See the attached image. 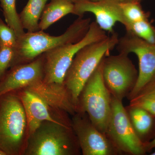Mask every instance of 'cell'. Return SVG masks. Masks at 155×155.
I'll list each match as a JSON object with an SVG mask.
<instances>
[{"mask_svg": "<svg viewBox=\"0 0 155 155\" xmlns=\"http://www.w3.org/2000/svg\"><path fill=\"white\" fill-rule=\"evenodd\" d=\"M91 19L78 17L64 33L55 36L44 31L28 32L18 37L11 67L31 62L43 54L58 47L79 41L85 35L90 26Z\"/></svg>", "mask_w": 155, "mask_h": 155, "instance_id": "cell-1", "label": "cell"}, {"mask_svg": "<svg viewBox=\"0 0 155 155\" xmlns=\"http://www.w3.org/2000/svg\"><path fill=\"white\" fill-rule=\"evenodd\" d=\"M119 35L116 32L105 38L87 45L79 50L67 70L64 84L77 111L79 96L84 84L105 56L116 46Z\"/></svg>", "mask_w": 155, "mask_h": 155, "instance_id": "cell-2", "label": "cell"}, {"mask_svg": "<svg viewBox=\"0 0 155 155\" xmlns=\"http://www.w3.org/2000/svg\"><path fill=\"white\" fill-rule=\"evenodd\" d=\"M81 149L71 119L45 121L27 140L23 155H77Z\"/></svg>", "mask_w": 155, "mask_h": 155, "instance_id": "cell-3", "label": "cell"}, {"mask_svg": "<svg viewBox=\"0 0 155 155\" xmlns=\"http://www.w3.org/2000/svg\"><path fill=\"white\" fill-rule=\"evenodd\" d=\"M28 138L26 115L17 93L0 96V149L7 155H23Z\"/></svg>", "mask_w": 155, "mask_h": 155, "instance_id": "cell-4", "label": "cell"}, {"mask_svg": "<svg viewBox=\"0 0 155 155\" xmlns=\"http://www.w3.org/2000/svg\"><path fill=\"white\" fill-rule=\"evenodd\" d=\"M107 36L105 31L96 22H91L87 33L79 41L63 45L44 53V82L60 89L66 90L64 78L78 52L87 45L100 41Z\"/></svg>", "mask_w": 155, "mask_h": 155, "instance_id": "cell-5", "label": "cell"}, {"mask_svg": "<svg viewBox=\"0 0 155 155\" xmlns=\"http://www.w3.org/2000/svg\"><path fill=\"white\" fill-rule=\"evenodd\" d=\"M102 61L85 84L81 92L77 112L86 113L97 129L106 134L111 114L112 95L103 80Z\"/></svg>", "mask_w": 155, "mask_h": 155, "instance_id": "cell-6", "label": "cell"}, {"mask_svg": "<svg viewBox=\"0 0 155 155\" xmlns=\"http://www.w3.org/2000/svg\"><path fill=\"white\" fill-rule=\"evenodd\" d=\"M128 55L121 53L116 55H107L102 63V74L106 86L113 97L122 101L133 90L138 77V71Z\"/></svg>", "mask_w": 155, "mask_h": 155, "instance_id": "cell-7", "label": "cell"}, {"mask_svg": "<svg viewBox=\"0 0 155 155\" xmlns=\"http://www.w3.org/2000/svg\"><path fill=\"white\" fill-rule=\"evenodd\" d=\"M122 101L112 95V107L106 134L122 154L143 155L146 145L136 135Z\"/></svg>", "mask_w": 155, "mask_h": 155, "instance_id": "cell-8", "label": "cell"}, {"mask_svg": "<svg viewBox=\"0 0 155 155\" xmlns=\"http://www.w3.org/2000/svg\"><path fill=\"white\" fill-rule=\"evenodd\" d=\"M119 53L135 54L139 61L138 77L132 91L127 98L130 100L145 87L155 81V44L150 43L128 32L119 38L117 45Z\"/></svg>", "mask_w": 155, "mask_h": 155, "instance_id": "cell-9", "label": "cell"}, {"mask_svg": "<svg viewBox=\"0 0 155 155\" xmlns=\"http://www.w3.org/2000/svg\"><path fill=\"white\" fill-rule=\"evenodd\" d=\"M72 116L71 125L82 154H122L106 134L92 124L86 113L77 112Z\"/></svg>", "mask_w": 155, "mask_h": 155, "instance_id": "cell-10", "label": "cell"}, {"mask_svg": "<svg viewBox=\"0 0 155 155\" xmlns=\"http://www.w3.org/2000/svg\"><path fill=\"white\" fill-rule=\"evenodd\" d=\"M44 54L31 62L10 68L0 81V96L26 89L33 91L44 81Z\"/></svg>", "mask_w": 155, "mask_h": 155, "instance_id": "cell-11", "label": "cell"}, {"mask_svg": "<svg viewBox=\"0 0 155 155\" xmlns=\"http://www.w3.org/2000/svg\"><path fill=\"white\" fill-rule=\"evenodd\" d=\"M74 14L83 17L86 12L94 14L96 22L105 31L111 34L115 32L114 27L116 22L125 25L126 21L122 14L120 2L118 0H77L74 2Z\"/></svg>", "mask_w": 155, "mask_h": 155, "instance_id": "cell-12", "label": "cell"}, {"mask_svg": "<svg viewBox=\"0 0 155 155\" xmlns=\"http://www.w3.org/2000/svg\"><path fill=\"white\" fill-rule=\"evenodd\" d=\"M25 110L28 137L31 135L45 121L58 122L69 119L67 116L56 119L50 111L51 107L42 98L33 91L26 89L17 91Z\"/></svg>", "mask_w": 155, "mask_h": 155, "instance_id": "cell-13", "label": "cell"}, {"mask_svg": "<svg viewBox=\"0 0 155 155\" xmlns=\"http://www.w3.org/2000/svg\"><path fill=\"white\" fill-rule=\"evenodd\" d=\"M125 109L136 134L147 145L155 137V115L136 106L129 105Z\"/></svg>", "mask_w": 155, "mask_h": 155, "instance_id": "cell-14", "label": "cell"}, {"mask_svg": "<svg viewBox=\"0 0 155 155\" xmlns=\"http://www.w3.org/2000/svg\"><path fill=\"white\" fill-rule=\"evenodd\" d=\"M74 3L68 0H50L43 11L39 22V30L45 31L68 14H74Z\"/></svg>", "mask_w": 155, "mask_h": 155, "instance_id": "cell-15", "label": "cell"}, {"mask_svg": "<svg viewBox=\"0 0 155 155\" xmlns=\"http://www.w3.org/2000/svg\"><path fill=\"white\" fill-rule=\"evenodd\" d=\"M48 0H28L19 14L22 26L28 32L40 30L39 22L43 11Z\"/></svg>", "mask_w": 155, "mask_h": 155, "instance_id": "cell-16", "label": "cell"}, {"mask_svg": "<svg viewBox=\"0 0 155 155\" xmlns=\"http://www.w3.org/2000/svg\"><path fill=\"white\" fill-rule=\"evenodd\" d=\"M16 2V0H0L6 23L15 31L17 37H19L25 32L19 14L17 12Z\"/></svg>", "mask_w": 155, "mask_h": 155, "instance_id": "cell-17", "label": "cell"}, {"mask_svg": "<svg viewBox=\"0 0 155 155\" xmlns=\"http://www.w3.org/2000/svg\"><path fill=\"white\" fill-rule=\"evenodd\" d=\"M124 26L127 32L150 43L155 44V27L149 19L128 22Z\"/></svg>", "mask_w": 155, "mask_h": 155, "instance_id": "cell-18", "label": "cell"}, {"mask_svg": "<svg viewBox=\"0 0 155 155\" xmlns=\"http://www.w3.org/2000/svg\"><path fill=\"white\" fill-rule=\"evenodd\" d=\"M129 101L130 105L143 108L155 115V81L147 84Z\"/></svg>", "mask_w": 155, "mask_h": 155, "instance_id": "cell-19", "label": "cell"}, {"mask_svg": "<svg viewBox=\"0 0 155 155\" xmlns=\"http://www.w3.org/2000/svg\"><path fill=\"white\" fill-rule=\"evenodd\" d=\"M140 3L138 0L120 2L122 14L126 21L124 26L128 22H135L149 19V12H145L143 10Z\"/></svg>", "mask_w": 155, "mask_h": 155, "instance_id": "cell-20", "label": "cell"}, {"mask_svg": "<svg viewBox=\"0 0 155 155\" xmlns=\"http://www.w3.org/2000/svg\"><path fill=\"white\" fill-rule=\"evenodd\" d=\"M18 37L15 31L0 18V47L14 48L17 45Z\"/></svg>", "mask_w": 155, "mask_h": 155, "instance_id": "cell-21", "label": "cell"}, {"mask_svg": "<svg viewBox=\"0 0 155 155\" xmlns=\"http://www.w3.org/2000/svg\"><path fill=\"white\" fill-rule=\"evenodd\" d=\"M14 54V48L0 47V81L11 67Z\"/></svg>", "mask_w": 155, "mask_h": 155, "instance_id": "cell-22", "label": "cell"}, {"mask_svg": "<svg viewBox=\"0 0 155 155\" xmlns=\"http://www.w3.org/2000/svg\"><path fill=\"white\" fill-rule=\"evenodd\" d=\"M155 148V137L152 140H151L150 142H149L146 145V150L147 153L150 152L153 149Z\"/></svg>", "mask_w": 155, "mask_h": 155, "instance_id": "cell-23", "label": "cell"}, {"mask_svg": "<svg viewBox=\"0 0 155 155\" xmlns=\"http://www.w3.org/2000/svg\"><path fill=\"white\" fill-rule=\"evenodd\" d=\"M120 2H131V1H134V0H118Z\"/></svg>", "mask_w": 155, "mask_h": 155, "instance_id": "cell-24", "label": "cell"}, {"mask_svg": "<svg viewBox=\"0 0 155 155\" xmlns=\"http://www.w3.org/2000/svg\"><path fill=\"white\" fill-rule=\"evenodd\" d=\"M68 1L72 2V3H74V2H75L76 1H77V0H68ZM91 1H93V2H97V1H101V0H91Z\"/></svg>", "mask_w": 155, "mask_h": 155, "instance_id": "cell-25", "label": "cell"}, {"mask_svg": "<svg viewBox=\"0 0 155 155\" xmlns=\"http://www.w3.org/2000/svg\"><path fill=\"white\" fill-rule=\"evenodd\" d=\"M0 155H7L2 150L0 149Z\"/></svg>", "mask_w": 155, "mask_h": 155, "instance_id": "cell-26", "label": "cell"}, {"mask_svg": "<svg viewBox=\"0 0 155 155\" xmlns=\"http://www.w3.org/2000/svg\"><path fill=\"white\" fill-rule=\"evenodd\" d=\"M151 155H155V152H153L151 154H150Z\"/></svg>", "mask_w": 155, "mask_h": 155, "instance_id": "cell-27", "label": "cell"}, {"mask_svg": "<svg viewBox=\"0 0 155 155\" xmlns=\"http://www.w3.org/2000/svg\"><path fill=\"white\" fill-rule=\"evenodd\" d=\"M138 1H139V2H142V1H143V0H138Z\"/></svg>", "mask_w": 155, "mask_h": 155, "instance_id": "cell-28", "label": "cell"}]
</instances>
